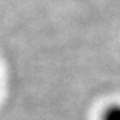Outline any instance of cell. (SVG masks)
Returning <instances> with one entry per match:
<instances>
[{
  "instance_id": "cell-1",
  "label": "cell",
  "mask_w": 120,
  "mask_h": 120,
  "mask_svg": "<svg viewBox=\"0 0 120 120\" xmlns=\"http://www.w3.org/2000/svg\"><path fill=\"white\" fill-rule=\"evenodd\" d=\"M102 120H120V106H111L105 111Z\"/></svg>"
}]
</instances>
